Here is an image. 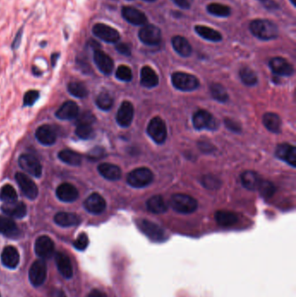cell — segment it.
Wrapping results in <instances>:
<instances>
[{
    "mask_svg": "<svg viewBox=\"0 0 296 297\" xmlns=\"http://www.w3.org/2000/svg\"><path fill=\"white\" fill-rule=\"evenodd\" d=\"M202 183L205 187L210 189V190L217 189L220 186V182L218 179L216 177H212V176H205L203 177Z\"/></svg>",
    "mask_w": 296,
    "mask_h": 297,
    "instance_id": "50",
    "label": "cell"
},
{
    "mask_svg": "<svg viewBox=\"0 0 296 297\" xmlns=\"http://www.w3.org/2000/svg\"><path fill=\"white\" fill-rule=\"evenodd\" d=\"M172 46L174 50L182 57H187L192 53V47L187 39L182 36H176L172 39Z\"/></svg>",
    "mask_w": 296,
    "mask_h": 297,
    "instance_id": "30",
    "label": "cell"
},
{
    "mask_svg": "<svg viewBox=\"0 0 296 297\" xmlns=\"http://www.w3.org/2000/svg\"><path fill=\"white\" fill-rule=\"evenodd\" d=\"M94 62L98 66L99 71L105 75L111 74L114 69V62L112 58L106 54L102 50L96 49L93 55Z\"/></svg>",
    "mask_w": 296,
    "mask_h": 297,
    "instance_id": "15",
    "label": "cell"
},
{
    "mask_svg": "<svg viewBox=\"0 0 296 297\" xmlns=\"http://www.w3.org/2000/svg\"><path fill=\"white\" fill-rule=\"evenodd\" d=\"M116 77L118 80L124 82H130L132 80V71L127 65H120L116 69Z\"/></svg>",
    "mask_w": 296,
    "mask_h": 297,
    "instance_id": "44",
    "label": "cell"
},
{
    "mask_svg": "<svg viewBox=\"0 0 296 297\" xmlns=\"http://www.w3.org/2000/svg\"><path fill=\"white\" fill-rule=\"evenodd\" d=\"M224 123H225L226 127L229 129L230 131H234V132H240L241 126L236 122H235V121L229 119V118H226Z\"/></svg>",
    "mask_w": 296,
    "mask_h": 297,
    "instance_id": "52",
    "label": "cell"
},
{
    "mask_svg": "<svg viewBox=\"0 0 296 297\" xmlns=\"http://www.w3.org/2000/svg\"><path fill=\"white\" fill-rule=\"evenodd\" d=\"M79 115V108L73 101H67L61 105L56 112V117L61 120L76 119Z\"/></svg>",
    "mask_w": 296,
    "mask_h": 297,
    "instance_id": "23",
    "label": "cell"
},
{
    "mask_svg": "<svg viewBox=\"0 0 296 297\" xmlns=\"http://www.w3.org/2000/svg\"><path fill=\"white\" fill-rule=\"evenodd\" d=\"M241 180L243 185L247 190L255 191L258 190V187L261 184V178L256 172L252 170H247L241 175Z\"/></svg>",
    "mask_w": 296,
    "mask_h": 297,
    "instance_id": "31",
    "label": "cell"
},
{
    "mask_svg": "<svg viewBox=\"0 0 296 297\" xmlns=\"http://www.w3.org/2000/svg\"><path fill=\"white\" fill-rule=\"evenodd\" d=\"M99 172L102 177L109 181L119 180L122 176L120 168L111 163H101L99 165Z\"/></svg>",
    "mask_w": 296,
    "mask_h": 297,
    "instance_id": "27",
    "label": "cell"
},
{
    "mask_svg": "<svg viewBox=\"0 0 296 297\" xmlns=\"http://www.w3.org/2000/svg\"><path fill=\"white\" fill-rule=\"evenodd\" d=\"M39 93L37 91H29L25 93L24 97V105L25 106H32L39 99Z\"/></svg>",
    "mask_w": 296,
    "mask_h": 297,
    "instance_id": "47",
    "label": "cell"
},
{
    "mask_svg": "<svg viewBox=\"0 0 296 297\" xmlns=\"http://www.w3.org/2000/svg\"><path fill=\"white\" fill-rule=\"evenodd\" d=\"M56 194L59 200L65 202H74L79 196L78 189L68 183L60 184L56 189Z\"/></svg>",
    "mask_w": 296,
    "mask_h": 297,
    "instance_id": "20",
    "label": "cell"
},
{
    "mask_svg": "<svg viewBox=\"0 0 296 297\" xmlns=\"http://www.w3.org/2000/svg\"><path fill=\"white\" fill-rule=\"evenodd\" d=\"M263 4H264L265 6L268 8V9H269V10L278 8V4H276L275 1H273V0H267V1H265Z\"/></svg>",
    "mask_w": 296,
    "mask_h": 297,
    "instance_id": "57",
    "label": "cell"
},
{
    "mask_svg": "<svg viewBox=\"0 0 296 297\" xmlns=\"http://www.w3.org/2000/svg\"><path fill=\"white\" fill-rule=\"evenodd\" d=\"M58 157L62 162L67 163L71 166H78L82 163V156H80V154L75 152L71 149L62 150L58 154Z\"/></svg>",
    "mask_w": 296,
    "mask_h": 297,
    "instance_id": "36",
    "label": "cell"
},
{
    "mask_svg": "<svg viewBox=\"0 0 296 297\" xmlns=\"http://www.w3.org/2000/svg\"><path fill=\"white\" fill-rule=\"evenodd\" d=\"M173 2L183 9H190L192 0H172Z\"/></svg>",
    "mask_w": 296,
    "mask_h": 297,
    "instance_id": "53",
    "label": "cell"
},
{
    "mask_svg": "<svg viewBox=\"0 0 296 297\" xmlns=\"http://www.w3.org/2000/svg\"><path fill=\"white\" fill-rule=\"evenodd\" d=\"M240 78L244 85L247 86H254L257 84V76L250 68H242L240 71Z\"/></svg>",
    "mask_w": 296,
    "mask_h": 297,
    "instance_id": "40",
    "label": "cell"
},
{
    "mask_svg": "<svg viewBox=\"0 0 296 297\" xmlns=\"http://www.w3.org/2000/svg\"><path fill=\"white\" fill-rule=\"evenodd\" d=\"M2 211L9 217L12 218H23L27 213V208L25 203L22 202L15 201L12 202H6L1 207Z\"/></svg>",
    "mask_w": 296,
    "mask_h": 297,
    "instance_id": "21",
    "label": "cell"
},
{
    "mask_svg": "<svg viewBox=\"0 0 296 297\" xmlns=\"http://www.w3.org/2000/svg\"><path fill=\"white\" fill-rule=\"evenodd\" d=\"M215 221L222 227H231L238 222V216L236 213L226 210H218L215 213Z\"/></svg>",
    "mask_w": 296,
    "mask_h": 297,
    "instance_id": "32",
    "label": "cell"
},
{
    "mask_svg": "<svg viewBox=\"0 0 296 297\" xmlns=\"http://www.w3.org/2000/svg\"><path fill=\"white\" fill-rule=\"evenodd\" d=\"M258 190L260 191L261 196L264 198H271L275 192V185L268 181L261 180Z\"/></svg>",
    "mask_w": 296,
    "mask_h": 297,
    "instance_id": "45",
    "label": "cell"
},
{
    "mask_svg": "<svg viewBox=\"0 0 296 297\" xmlns=\"http://www.w3.org/2000/svg\"><path fill=\"white\" fill-rule=\"evenodd\" d=\"M85 208L88 212L99 215L103 212L106 209V202L104 198L99 193L90 195L85 200Z\"/></svg>",
    "mask_w": 296,
    "mask_h": 297,
    "instance_id": "17",
    "label": "cell"
},
{
    "mask_svg": "<svg viewBox=\"0 0 296 297\" xmlns=\"http://www.w3.org/2000/svg\"><path fill=\"white\" fill-rule=\"evenodd\" d=\"M88 236L85 233L80 234L73 243V246L78 250H85V248L88 247Z\"/></svg>",
    "mask_w": 296,
    "mask_h": 297,
    "instance_id": "46",
    "label": "cell"
},
{
    "mask_svg": "<svg viewBox=\"0 0 296 297\" xmlns=\"http://www.w3.org/2000/svg\"><path fill=\"white\" fill-rule=\"evenodd\" d=\"M80 217L74 213L58 212L54 216V222L61 227L76 226L80 223Z\"/></svg>",
    "mask_w": 296,
    "mask_h": 297,
    "instance_id": "28",
    "label": "cell"
},
{
    "mask_svg": "<svg viewBox=\"0 0 296 297\" xmlns=\"http://www.w3.org/2000/svg\"><path fill=\"white\" fill-rule=\"evenodd\" d=\"M76 135L78 136V138L84 139V140H87V139L92 138L93 135H94V131H93L92 125H90V124H78L77 129H76Z\"/></svg>",
    "mask_w": 296,
    "mask_h": 297,
    "instance_id": "43",
    "label": "cell"
},
{
    "mask_svg": "<svg viewBox=\"0 0 296 297\" xmlns=\"http://www.w3.org/2000/svg\"><path fill=\"white\" fill-rule=\"evenodd\" d=\"M145 1H147V2H155L156 0H145Z\"/></svg>",
    "mask_w": 296,
    "mask_h": 297,
    "instance_id": "61",
    "label": "cell"
},
{
    "mask_svg": "<svg viewBox=\"0 0 296 297\" xmlns=\"http://www.w3.org/2000/svg\"><path fill=\"white\" fill-rule=\"evenodd\" d=\"M134 117V107L131 102L124 101L116 114V122L121 127L127 128L131 125Z\"/></svg>",
    "mask_w": 296,
    "mask_h": 297,
    "instance_id": "14",
    "label": "cell"
},
{
    "mask_svg": "<svg viewBox=\"0 0 296 297\" xmlns=\"http://www.w3.org/2000/svg\"><path fill=\"white\" fill-rule=\"evenodd\" d=\"M147 209L154 214H162L167 211L168 205L161 196H154L148 199Z\"/></svg>",
    "mask_w": 296,
    "mask_h": 297,
    "instance_id": "35",
    "label": "cell"
},
{
    "mask_svg": "<svg viewBox=\"0 0 296 297\" xmlns=\"http://www.w3.org/2000/svg\"><path fill=\"white\" fill-rule=\"evenodd\" d=\"M290 1H291V3H292L294 6H296V0H290Z\"/></svg>",
    "mask_w": 296,
    "mask_h": 297,
    "instance_id": "60",
    "label": "cell"
},
{
    "mask_svg": "<svg viewBox=\"0 0 296 297\" xmlns=\"http://www.w3.org/2000/svg\"><path fill=\"white\" fill-rule=\"evenodd\" d=\"M0 234L10 238H16L19 235V230L13 220L0 216Z\"/></svg>",
    "mask_w": 296,
    "mask_h": 297,
    "instance_id": "26",
    "label": "cell"
},
{
    "mask_svg": "<svg viewBox=\"0 0 296 297\" xmlns=\"http://www.w3.org/2000/svg\"><path fill=\"white\" fill-rule=\"evenodd\" d=\"M18 164L22 170L32 175L33 177H39L42 175V165L38 158L30 154H24L19 157Z\"/></svg>",
    "mask_w": 296,
    "mask_h": 297,
    "instance_id": "11",
    "label": "cell"
},
{
    "mask_svg": "<svg viewBox=\"0 0 296 297\" xmlns=\"http://www.w3.org/2000/svg\"><path fill=\"white\" fill-rule=\"evenodd\" d=\"M259 1H261L262 3H264L265 1H267V0H259Z\"/></svg>",
    "mask_w": 296,
    "mask_h": 297,
    "instance_id": "62",
    "label": "cell"
},
{
    "mask_svg": "<svg viewBox=\"0 0 296 297\" xmlns=\"http://www.w3.org/2000/svg\"><path fill=\"white\" fill-rule=\"evenodd\" d=\"M171 81L175 88L182 92H192L199 87V80L194 75L186 72H175L171 76Z\"/></svg>",
    "mask_w": 296,
    "mask_h": 297,
    "instance_id": "3",
    "label": "cell"
},
{
    "mask_svg": "<svg viewBox=\"0 0 296 297\" xmlns=\"http://www.w3.org/2000/svg\"><path fill=\"white\" fill-rule=\"evenodd\" d=\"M208 13L216 16V17H222L226 18L231 14V9L225 4H219V3H212L209 4L207 7Z\"/></svg>",
    "mask_w": 296,
    "mask_h": 297,
    "instance_id": "37",
    "label": "cell"
},
{
    "mask_svg": "<svg viewBox=\"0 0 296 297\" xmlns=\"http://www.w3.org/2000/svg\"><path fill=\"white\" fill-rule=\"evenodd\" d=\"M35 136L40 144L46 146L54 145L56 140V131L49 124L40 126L36 131Z\"/></svg>",
    "mask_w": 296,
    "mask_h": 297,
    "instance_id": "22",
    "label": "cell"
},
{
    "mask_svg": "<svg viewBox=\"0 0 296 297\" xmlns=\"http://www.w3.org/2000/svg\"><path fill=\"white\" fill-rule=\"evenodd\" d=\"M269 66L271 68L272 71L278 76L289 77L292 76L295 72L292 64L283 57H276L272 58L269 62Z\"/></svg>",
    "mask_w": 296,
    "mask_h": 297,
    "instance_id": "16",
    "label": "cell"
},
{
    "mask_svg": "<svg viewBox=\"0 0 296 297\" xmlns=\"http://www.w3.org/2000/svg\"><path fill=\"white\" fill-rule=\"evenodd\" d=\"M210 93L213 99L221 103H225L229 99V94L226 89L220 84H212L210 85Z\"/></svg>",
    "mask_w": 296,
    "mask_h": 297,
    "instance_id": "38",
    "label": "cell"
},
{
    "mask_svg": "<svg viewBox=\"0 0 296 297\" xmlns=\"http://www.w3.org/2000/svg\"><path fill=\"white\" fill-rule=\"evenodd\" d=\"M1 261L9 269H16L20 261L18 249L13 246H6L1 254Z\"/></svg>",
    "mask_w": 296,
    "mask_h": 297,
    "instance_id": "24",
    "label": "cell"
},
{
    "mask_svg": "<svg viewBox=\"0 0 296 297\" xmlns=\"http://www.w3.org/2000/svg\"><path fill=\"white\" fill-rule=\"evenodd\" d=\"M22 36H23V28L18 31L17 35L15 37L14 41L12 44V49H18V46H20L21 43Z\"/></svg>",
    "mask_w": 296,
    "mask_h": 297,
    "instance_id": "55",
    "label": "cell"
},
{
    "mask_svg": "<svg viewBox=\"0 0 296 297\" xmlns=\"http://www.w3.org/2000/svg\"><path fill=\"white\" fill-rule=\"evenodd\" d=\"M49 297H67L63 290L58 288H54L49 291Z\"/></svg>",
    "mask_w": 296,
    "mask_h": 297,
    "instance_id": "54",
    "label": "cell"
},
{
    "mask_svg": "<svg viewBox=\"0 0 296 297\" xmlns=\"http://www.w3.org/2000/svg\"><path fill=\"white\" fill-rule=\"evenodd\" d=\"M116 50L119 53L124 55V56H131V47L125 43H120V44L116 45Z\"/></svg>",
    "mask_w": 296,
    "mask_h": 297,
    "instance_id": "51",
    "label": "cell"
},
{
    "mask_svg": "<svg viewBox=\"0 0 296 297\" xmlns=\"http://www.w3.org/2000/svg\"><path fill=\"white\" fill-rule=\"evenodd\" d=\"M262 122L265 127L273 133H280L282 131V120L277 114L272 112L265 114L262 117Z\"/></svg>",
    "mask_w": 296,
    "mask_h": 297,
    "instance_id": "33",
    "label": "cell"
},
{
    "mask_svg": "<svg viewBox=\"0 0 296 297\" xmlns=\"http://www.w3.org/2000/svg\"><path fill=\"white\" fill-rule=\"evenodd\" d=\"M55 260H56V267H57V269L60 273L61 276L66 279L71 278L73 276V267H72L71 260L67 255L64 253L58 252L56 254Z\"/></svg>",
    "mask_w": 296,
    "mask_h": 297,
    "instance_id": "25",
    "label": "cell"
},
{
    "mask_svg": "<svg viewBox=\"0 0 296 297\" xmlns=\"http://www.w3.org/2000/svg\"><path fill=\"white\" fill-rule=\"evenodd\" d=\"M123 18L131 25H144L147 23V17L143 11L131 6H124L122 9Z\"/></svg>",
    "mask_w": 296,
    "mask_h": 297,
    "instance_id": "19",
    "label": "cell"
},
{
    "mask_svg": "<svg viewBox=\"0 0 296 297\" xmlns=\"http://www.w3.org/2000/svg\"><path fill=\"white\" fill-rule=\"evenodd\" d=\"M47 277V265L44 260H37L29 270V279L34 287L42 286Z\"/></svg>",
    "mask_w": 296,
    "mask_h": 297,
    "instance_id": "8",
    "label": "cell"
},
{
    "mask_svg": "<svg viewBox=\"0 0 296 297\" xmlns=\"http://www.w3.org/2000/svg\"><path fill=\"white\" fill-rule=\"evenodd\" d=\"M68 92L78 99H84L88 95V90L83 83L71 82L68 85Z\"/></svg>",
    "mask_w": 296,
    "mask_h": 297,
    "instance_id": "41",
    "label": "cell"
},
{
    "mask_svg": "<svg viewBox=\"0 0 296 297\" xmlns=\"http://www.w3.org/2000/svg\"><path fill=\"white\" fill-rule=\"evenodd\" d=\"M154 175L148 168H138L128 174L127 183L133 188H145L151 184Z\"/></svg>",
    "mask_w": 296,
    "mask_h": 297,
    "instance_id": "4",
    "label": "cell"
},
{
    "mask_svg": "<svg viewBox=\"0 0 296 297\" xmlns=\"http://www.w3.org/2000/svg\"><path fill=\"white\" fill-rule=\"evenodd\" d=\"M87 297H108V296L101 290H93L91 293L89 294Z\"/></svg>",
    "mask_w": 296,
    "mask_h": 297,
    "instance_id": "56",
    "label": "cell"
},
{
    "mask_svg": "<svg viewBox=\"0 0 296 297\" xmlns=\"http://www.w3.org/2000/svg\"><path fill=\"white\" fill-rule=\"evenodd\" d=\"M59 57V53H54L52 56H51V62H52L53 66H55V64H56V60H57V58Z\"/></svg>",
    "mask_w": 296,
    "mask_h": 297,
    "instance_id": "58",
    "label": "cell"
},
{
    "mask_svg": "<svg viewBox=\"0 0 296 297\" xmlns=\"http://www.w3.org/2000/svg\"><path fill=\"white\" fill-rule=\"evenodd\" d=\"M76 119H77L78 125V124H90V125H92L95 122L96 117H94L93 114L86 111V112L78 115Z\"/></svg>",
    "mask_w": 296,
    "mask_h": 297,
    "instance_id": "48",
    "label": "cell"
},
{
    "mask_svg": "<svg viewBox=\"0 0 296 297\" xmlns=\"http://www.w3.org/2000/svg\"><path fill=\"white\" fill-rule=\"evenodd\" d=\"M169 204L176 212L191 214L197 210V201L191 196L186 194H174L169 199Z\"/></svg>",
    "mask_w": 296,
    "mask_h": 297,
    "instance_id": "2",
    "label": "cell"
},
{
    "mask_svg": "<svg viewBox=\"0 0 296 297\" xmlns=\"http://www.w3.org/2000/svg\"><path fill=\"white\" fill-rule=\"evenodd\" d=\"M139 230L146 235L150 240L154 242H163L166 239L165 231L156 223L148 221V220L140 219L137 222Z\"/></svg>",
    "mask_w": 296,
    "mask_h": 297,
    "instance_id": "6",
    "label": "cell"
},
{
    "mask_svg": "<svg viewBox=\"0 0 296 297\" xmlns=\"http://www.w3.org/2000/svg\"><path fill=\"white\" fill-rule=\"evenodd\" d=\"M147 132L152 140L157 145H162L167 138V127L164 121L161 117H155L149 121Z\"/></svg>",
    "mask_w": 296,
    "mask_h": 297,
    "instance_id": "5",
    "label": "cell"
},
{
    "mask_svg": "<svg viewBox=\"0 0 296 297\" xmlns=\"http://www.w3.org/2000/svg\"><path fill=\"white\" fill-rule=\"evenodd\" d=\"M105 156V150L101 147H95L89 152L88 158L92 161H99Z\"/></svg>",
    "mask_w": 296,
    "mask_h": 297,
    "instance_id": "49",
    "label": "cell"
},
{
    "mask_svg": "<svg viewBox=\"0 0 296 297\" xmlns=\"http://www.w3.org/2000/svg\"><path fill=\"white\" fill-rule=\"evenodd\" d=\"M192 122L196 130H215L217 124L214 117L208 111L199 110L195 112L192 117Z\"/></svg>",
    "mask_w": 296,
    "mask_h": 297,
    "instance_id": "7",
    "label": "cell"
},
{
    "mask_svg": "<svg viewBox=\"0 0 296 297\" xmlns=\"http://www.w3.org/2000/svg\"><path fill=\"white\" fill-rule=\"evenodd\" d=\"M275 156L279 159L284 161L289 165L296 168V148L289 144L279 145L275 148Z\"/></svg>",
    "mask_w": 296,
    "mask_h": 297,
    "instance_id": "18",
    "label": "cell"
},
{
    "mask_svg": "<svg viewBox=\"0 0 296 297\" xmlns=\"http://www.w3.org/2000/svg\"><path fill=\"white\" fill-rule=\"evenodd\" d=\"M33 71H34V74L37 75V76L41 74V71H38V68H33Z\"/></svg>",
    "mask_w": 296,
    "mask_h": 297,
    "instance_id": "59",
    "label": "cell"
},
{
    "mask_svg": "<svg viewBox=\"0 0 296 297\" xmlns=\"http://www.w3.org/2000/svg\"><path fill=\"white\" fill-rule=\"evenodd\" d=\"M141 85L146 88H154L158 85V76L149 66H144L141 70Z\"/></svg>",
    "mask_w": 296,
    "mask_h": 297,
    "instance_id": "29",
    "label": "cell"
},
{
    "mask_svg": "<svg viewBox=\"0 0 296 297\" xmlns=\"http://www.w3.org/2000/svg\"><path fill=\"white\" fill-rule=\"evenodd\" d=\"M55 251V244L51 238L47 236L39 237L35 242V253L40 258L48 259Z\"/></svg>",
    "mask_w": 296,
    "mask_h": 297,
    "instance_id": "13",
    "label": "cell"
},
{
    "mask_svg": "<svg viewBox=\"0 0 296 297\" xmlns=\"http://www.w3.org/2000/svg\"><path fill=\"white\" fill-rule=\"evenodd\" d=\"M0 199L4 202H12L18 200V194L14 188L10 184H5L0 190Z\"/></svg>",
    "mask_w": 296,
    "mask_h": 297,
    "instance_id": "39",
    "label": "cell"
},
{
    "mask_svg": "<svg viewBox=\"0 0 296 297\" xmlns=\"http://www.w3.org/2000/svg\"><path fill=\"white\" fill-rule=\"evenodd\" d=\"M195 31L202 39L211 42H220L222 39V34L220 32L215 31L214 29L209 28L208 26L196 25Z\"/></svg>",
    "mask_w": 296,
    "mask_h": 297,
    "instance_id": "34",
    "label": "cell"
},
{
    "mask_svg": "<svg viewBox=\"0 0 296 297\" xmlns=\"http://www.w3.org/2000/svg\"><path fill=\"white\" fill-rule=\"evenodd\" d=\"M139 39L147 46H157L162 40L161 30L154 25H146L139 31Z\"/></svg>",
    "mask_w": 296,
    "mask_h": 297,
    "instance_id": "10",
    "label": "cell"
},
{
    "mask_svg": "<svg viewBox=\"0 0 296 297\" xmlns=\"http://www.w3.org/2000/svg\"><path fill=\"white\" fill-rule=\"evenodd\" d=\"M92 32L96 37L102 39V41L106 43L113 44V43L118 42L120 39V34L116 29L102 23L96 24L92 28Z\"/></svg>",
    "mask_w": 296,
    "mask_h": 297,
    "instance_id": "9",
    "label": "cell"
},
{
    "mask_svg": "<svg viewBox=\"0 0 296 297\" xmlns=\"http://www.w3.org/2000/svg\"><path fill=\"white\" fill-rule=\"evenodd\" d=\"M250 32L257 39L261 40H272L277 38L278 28L277 26L267 19H255L250 24Z\"/></svg>",
    "mask_w": 296,
    "mask_h": 297,
    "instance_id": "1",
    "label": "cell"
},
{
    "mask_svg": "<svg viewBox=\"0 0 296 297\" xmlns=\"http://www.w3.org/2000/svg\"><path fill=\"white\" fill-rule=\"evenodd\" d=\"M0 297H1V296H0Z\"/></svg>",
    "mask_w": 296,
    "mask_h": 297,
    "instance_id": "63",
    "label": "cell"
},
{
    "mask_svg": "<svg viewBox=\"0 0 296 297\" xmlns=\"http://www.w3.org/2000/svg\"><path fill=\"white\" fill-rule=\"evenodd\" d=\"M96 103H97V105H98L99 109L102 110H109L113 106L114 100H113V98L110 94L107 93V92H102L98 96L97 100H96Z\"/></svg>",
    "mask_w": 296,
    "mask_h": 297,
    "instance_id": "42",
    "label": "cell"
},
{
    "mask_svg": "<svg viewBox=\"0 0 296 297\" xmlns=\"http://www.w3.org/2000/svg\"><path fill=\"white\" fill-rule=\"evenodd\" d=\"M16 181L18 183V186L21 189L22 192L24 193L26 198L34 200L39 195V188L34 181L31 179L28 176L24 173L16 174L15 176Z\"/></svg>",
    "mask_w": 296,
    "mask_h": 297,
    "instance_id": "12",
    "label": "cell"
}]
</instances>
